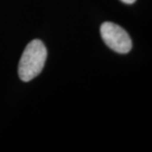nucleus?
<instances>
[{"label":"nucleus","mask_w":152,"mask_h":152,"mask_svg":"<svg viewBox=\"0 0 152 152\" xmlns=\"http://www.w3.org/2000/svg\"><path fill=\"white\" fill-rule=\"evenodd\" d=\"M48 57L44 43L38 39L32 40L25 48L18 68L19 77L22 81H31L42 71Z\"/></svg>","instance_id":"obj_1"},{"label":"nucleus","mask_w":152,"mask_h":152,"mask_svg":"<svg viewBox=\"0 0 152 152\" xmlns=\"http://www.w3.org/2000/svg\"><path fill=\"white\" fill-rule=\"evenodd\" d=\"M101 36L106 45L114 52L125 54L132 49V41L124 28L113 22H104L101 26Z\"/></svg>","instance_id":"obj_2"},{"label":"nucleus","mask_w":152,"mask_h":152,"mask_svg":"<svg viewBox=\"0 0 152 152\" xmlns=\"http://www.w3.org/2000/svg\"><path fill=\"white\" fill-rule=\"evenodd\" d=\"M120 1H122L123 3L127 4H132L135 2L136 0H120Z\"/></svg>","instance_id":"obj_3"}]
</instances>
